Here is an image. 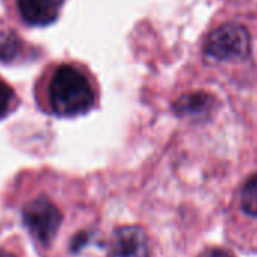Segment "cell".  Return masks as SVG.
I'll use <instances>...</instances> for the list:
<instances>
[{
	"mask_svg": "<svg viewBox=\"0 0 257 257\" xmlns=\"http://www.w3.org/2000/svg\"><path fill=\"white\" fill-rule=\"evenodd\" d=\"M25 43L22 38L10 29L0 31V61L11 62L22 55Z\"/></svg>",
	"mask_w": 257,
	"mask_h": 257,
	"instance_id": "52a82bcc",
	"label": "cell"
},
{
	"mask_svg": "<svg viewBox=\"0 0 257 257\" xmlns=\"http://www.w3.org/2000/svg\"><path fill=\"white\" fill-rule=\"evenodd\" d=\"M107 257H150L149 239L138 225H124L115 230Z\"/></svg>",
	"mask_w": 257,
	"mask_h": 257,
	"instance_id": "5b68a950",
	"label": "cell"
},
{
	"mask_svg": "<svg viewBox=\"0 0 257 257\" xmlns=\"http://www.w3.org/2000/svg\"><path fill=\"white\" fill-rule=\"evenodd\" d=\"M0 257H14L13 254L7 252V251H0Z\"/></svg>",
	"mask_w": 257,
	"mask_h": 257,
	"instance_id": "8fae6325",
	"label": "cell"
},
{
	"mask_svg": "<svg viewBox=\"0 0 257 257\" xmlns=\"http://www.w3.org/2000/svg\"><path fill=\"white\" fill-rule=\"evenodd\" d=\"M92 85L83 70L74 64L58 65L49 79V103L61 116H76L88 112L94 104Z\"/></svg>",
	"mask_w": 257,
	"mask_h": 257,
	"instance_id": "6da1fadb",
	"label": "cell"
},
{
	"mask_svg": "<svg viewBox=\"0 0 257 257\" xmlns=\"http://www.w3.org/2000/svg\"><path fill=\"white\" fill-rule=\"evenodd\" d=\"M64 4L65 0H13V8L26 26L46 28L58 20Z\"/></svg>",
	"mask_w": 257,
	"mask_h": 257,
	"instance_id": "277c9868",
	"label": "cell"
},
{
	"mask_svg": "<svg viewBox=\"0 0 257 257\" xmlns=\"http://www.w3.org/2000/svg\"><path fill=\"white\" fill-rule=\"evenodd\" d=\"M204 52L215 61L246 59L251 52L249 34L242 25H221L207 35L204 43Z\"/></svg>",
	"mask_w": 257,
	"mask_h": 257,
	"instance_id": "7a4b0ae2",
	"label": "cell"
},
{
	"mask_svg": "<svg viewBox=\"0 0 257 257\" xmlns=\"http://www.w3.org/2000/svg\"><path fill=\"white\" fill-rule=\"evenodd\" d=\"M240 209L249 216H257V174L251 176L240 191Z\"/></svg>",
	"mask_w": 257,
	"mask_h": 257,
	"instance_id": "ba28073f",
	"label": "cell"
},
{
	"mask_svg": "<svg viewBox=\"0 0 257 257\" xmlns=\"http://www.w3.org/2000/svg\"><path fill=\"white\" fill-rule=\"evenodd\" d=\"M13 101V89L4 82L0 80V116H4L7 110L10 109Z\"/></svg>",
	"mask_w": 257,
	"mask_h": 257,
	"instance_id": "9c48e42d",
	"label": "cell"
},
{
	"mask_svg": "<svg viewBox=\"0 0 257 257\" xmlns=\"http://www.w3.org/2000/svg\"><path fill=\"white\" fill-rule=\"evenodd\" d=\"M23 218L32 236L41 243H49L61 225V213L47 198L31 201L25 207Z\"/></svg>",
	"mask_w": 257,
	"mask_h": 257,
	"instance_id": "3957f363",
	"label": "cell"
},
{
	"mask_svg": "<svg viewBox=\"0 0 257 257\" xmlns=\"http://www.w3.org/2000/svg\"><path fill=\"white\" fill-rule=\"evenodd\" d=\"M203 257H234L233 252L227 251V249H222V248H212L209 249Z\"/></svg>",
	"mask_w": 257,
	"mask_h": 257,
	"instance_id": "30bf717a",
	"label": "cell"
},
{
	"mask_svg": "<svg viewBox=\"0 0 257 257\" xmlns=\"http://www.w3.org/2000/svg\"><path fill=\"white\" fill-rule=\"evenodd\" d=\"M213 97L204 92H192L179 98L176 103V110L182 115H200L210 110Z\"/></svg>",
	"mask_w": 257,
	"mask_h": 257,
	"instance_id": "8992f818",
	"label": "cell"
}]
</instances>
